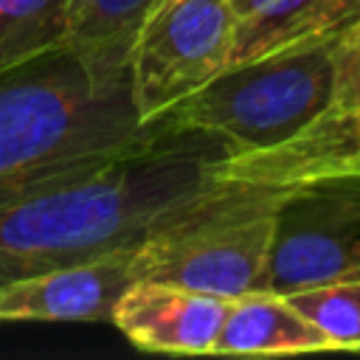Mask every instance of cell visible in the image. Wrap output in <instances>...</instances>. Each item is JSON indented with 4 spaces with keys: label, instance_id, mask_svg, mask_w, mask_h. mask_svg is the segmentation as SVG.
<instances>
[{
    "label": "cell",
    "instance_id": "6da1fadb",
    "mask_svg": "<svg viewBox=\"0 0 360 360\" xmlns=\"http://www.w3.org/2000/svg\"><path fill=\"white\" fill-rule=\"evenodd\" d=\"M231 152L211 132L155 127L104 166L0 202V284L141 245L214 183V163Z\"/></svg>",
    "mask_w": 360,
    "mask_h": 360
},
{
    "label": "cell",
    "instance_id": "7a4b0ae2",
    "mask_svg": "<svg viewBox=\"0 0 360 360\" xmlns=\"http://www.w3.org/2000/svg\"><path fill=\"white\" fill-rule=\"evenodd\" d=\"M155 135L129 70L104 76L70 45L0 73V202L90 172Z\"/></svg>",
    "mask_w": 360,
    "mask_h": 360
},
{
    "label": "cell",
    "instance_id": "3957f363",
    "mask_svg": "<svg viewBox=\"0 0 360 360\" xmlns=\"http://www.w3.org/2000/svg\"><path fill=\"white\" fill-rule=\"evenodd\" d=\"M287 188L217 177L135 248V278L225 301L267 290L276 208Z\"/></svg>",
    "mask_w": 360,
    "mask_h": 360
},
{
    "label": "cell",
    "instance_id": "277c9868",
    "mask_svg": "<svg viewBox=\"0 0 360 360\" xmlns=\"http://www.w3.org/2000/svg\"><path fill=\"white\" fill-rule=\"evenodd\" d=\"M332 45L335 42L287 48L228 65L208 84L160 112L152 127L211 132L233 152L276 146L332 104Z\"/></svg>",
    "mask_w": 360,
    "mask_h": 360
},
{
    "label": "cell",
    "instance_id": "5b68a950",
    "mask_svg": "<svg viewBox=\"0 0 360 360\" xmlns=\"http://www.w3.org/2000/svg\"><path fill=\"white\" fill-rule=\"evenodd\" d=\"M231 0H155L129 51L138 118L152 124L160 112L208 84L231 65Z\"/></svg>",
    "mask_w": 360,
    "mask_h": 360
},
{
    "label": "cell",
    "instance_id": "8992f818",
    "mask_svg": "<svg viewBox=\"0 0 360 360\" xmlns=\"http://www.w3.org/2000/svg\"><path fill=\"white\" fill-rule=\"evenodd\" d=\"M360 267V172L287 186L273 225L267 290L292 292Z\"/></svg>",
    "mask_w": 360,
    "mask_h": 360
},
{
    "label": "cell",
    "instance_id": "52a82bcc",
    "mask_svg": "<svg viewBox=\"0 0 360 360\" xmlns=\"http://www.w3.org/2000/svg\"><path fill=\"white\" fill-rule=\"evenodd\" d=\"M354 172H360V101L329 104L287 141L256 152H231L214 163L217 177L278 188Z\"/></svg>",
    "mask_w": 360,
    "mask_h": 360
},
{
    "label": "cell",
    "instance_id": "ba28073f",
    "mask_svg": "<svg viewBox=\"0 0 360 360\" xmlns=\"http://www.w3.org/2000/svg\"><path fill=\"white\" fill-rule=\"evenodd\" d=\"M135 248L3 281L0 321H110L118 295L135 281Z\"/></svg>",
    "mask_w": 360,
    "mask_h": 360
},
{
    "label": "cell",
    "instance_id": "9c48e42d",
    "mask_svg": "<svg viewBox=\"0 0 360 360\" xmlns=\"http://www.w3.org/2000/svg\"><path fill=\"white\" fill-rule=\"evenodd\" d=\"M228 307L217 295L135 278L118 295L110 323L143 352L214 354Z\"/></svg>",
    "mask_w": 360,
    "mask_h": 360
},
{
    "label": "cell",
    "instance_id": "30bf717a",
    "mask_svg": "<svg viewBox=\"0 0 360 360\" xmlns=\"http://www.w3.org/2000/svg\"><path fill=\"white\" fill-rule=\"evenodd\" d=\"M360 20V0H270L233 20L231 65L276 51L335 42Z\"/></svg>",
    "mask_w": 360,
    "mask_h": 360
},
{
    "label": "cell",
    "instance_id": "8fae6325",
    "mask_svg": "<svg viewBox=\"0 0 360 360\" xmlns=\"http://www.w3.org/2000/svg\"><path fill=\"white\" fill-rule=\"evenodd\" d=\"M335 352L281 292L259 290L233 298L222 321L214 354H309Z\"/></svg>",
    "mask_w": 360,
    "mask_h": 360
},
{
    "label": "cell",
    "instance_id": "7c38bea8",
    "mask_svg": "<svg viewBox=\"0 0 360 360\" xmlns=\"http://www.w3.org/2000/svg\"><path fill=\"white\" fill-rule=\"evenodd\" d=\"M155 0H73L68 45L98 73L129 70L135 31Z\"/></svg>",
    "mask_w": 360,
    "mask_h": 360
},
{
    "label": "cell",
    "instance_id": "4fadbf2b",
    "mask_svg": "<svg viewBox=\"0 0 360 360\" xmlns=\"http://www.w3.org/2000/svg\"><path fill=\"white\" fill-rule=\"evenodd\" d=\"M70 3L73 0H0V73L68 45Z\"/></svg>",
    "mask_w": 360,
    "mask_h": 360
},
{
    "label": "cell",
    "instance_id": "5bb4252c",
    "mask_svg": "<svg viewBox=\"0 0 360 360\" xmlns=\"http://www.w3.org/2000/svg\"><path fill=\"white\" fill-rule=\"evenodd\" d=\"M284 295L335 352H360V267Z\"/></svg>",
    "mask_w": 360,
    "mask_h": 360
},
{
    "label": "cell",
    "instance_id": "9a60e30c",
    "mask_svg": "<svg viewBox=\"0 0 360 360\" xmlns=\"http://www.w3.org/2000/svg\"><path fill=\"white\" fill-rule=\"evenodd\" d=\"M332 53H335V98H332V104L360 101V20L335 39Z\"/></svg>",
    "mask_w": 360,
    "mask_h": 360
}]
</instances>
